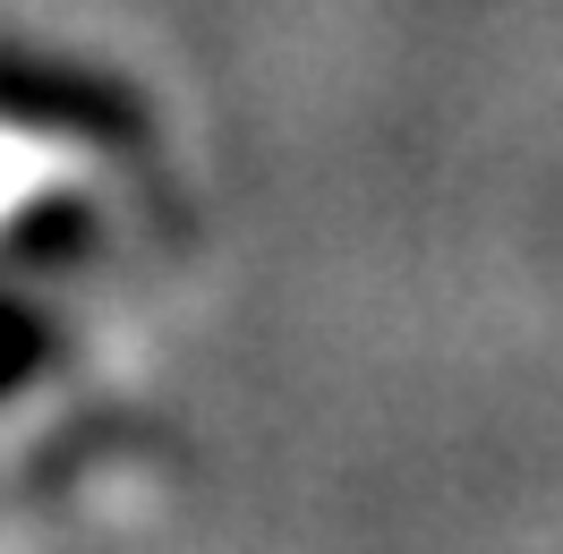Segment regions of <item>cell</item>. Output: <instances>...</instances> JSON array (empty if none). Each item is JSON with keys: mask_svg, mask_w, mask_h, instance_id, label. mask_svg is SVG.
Listing matches in <instances>:
<instances>
[{"mask_svg": "<svg viewBox=\"0 0 563 554\" xmlns=\"http://www.w3.org/2000/svg\"><path fill=\"white\" fill-rule=\"evenodd\" d=\"M86 247H95V206H86V197H35L26 222L9 231V256H18V265H69Z\"/></svg>", "mask_w": 563, "mask_h": 554, "instance_id": "3957f363", "label": "cell"}, {"mask_svg": "<svg viewBox=\"0 0 563 554\" xmlns=\"http://www.w3.org/2000/svg\"><path fill=\"white\" fill-rule=\"evenodd\" d=\"M52 350H60V324L26 299V290H0V401H18L26 384L52 367Z\"/></svg>", "mask_w": 563, "mask_h": 554, "instance_id": "7a4b0ae2", "label": "cell"}, {"mask_svg": "<svg viewBox=\"0 0 563 554\" xmlns=\"http://www.w3.org/2000/svg\"><path fill=\"white\" fill-rule=\"evenodd\" d=\"M0 120L9 129H52V137L103 145V154H129L145 137V111L111 77L60 69V60H35V52H0Z\"/></svg>", "mask_w": 563, "mask_h": 554, "instance_id": "6da1fadb", "label": "cell"}]
</instances>
